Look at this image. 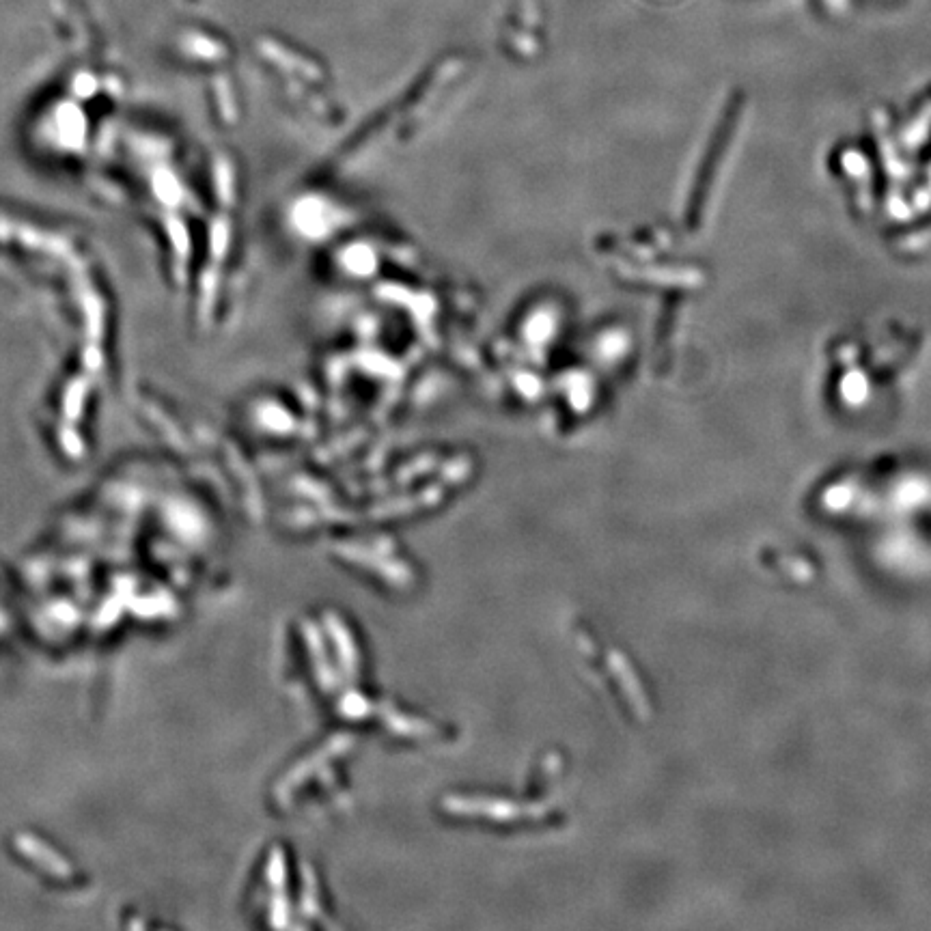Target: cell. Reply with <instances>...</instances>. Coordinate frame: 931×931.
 <instances>
[]
</instances>
